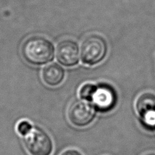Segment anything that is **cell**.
I'll return each mask as SVG.
<instances>
[{"instance_id":"10","label":"cell","mask_w":155,"mask_h":155,"mask_svg":"<svg viewBox=\"0 0 155 155\" xmlns=\"http://www.w3.org/2000/svg\"><path fill=\"white\" fill-rule=\"evenodd\" d=\"M32 129V124L27 120H21L17 124V126H16V131H17L18 133L23 137L28 134Z\"/></svg>"},{"instance_id":"11","label":"cell","mask_w":155,"mask_h":155,"mask_svg":"<svg viewBox=\"0 0 155 155\" xmlns=\"http://www.w3.org/2000/svg\"><path fill=\"white\" fill-rule=\"evenodd\" d=\"M60 155H82V153L75 149H68L63 151Z\"/></svg>"},{"instance_id":"5","label":"cell","mask_w":155,"mask_h":155,"mask_svg":"<svg viewBox=\"0 0 155 155\" xmlns=\"http://www.w3.org/2000/svg\"><path fill=\"white\" fill-rule=\"evenodd\" d=\"M56 56L58 62L66 67L76 66L79 62V46L73 40H63L57 45Z\"/></svg>"},{"instance_id":"7","label":"cell","mask_w":155,"mask_h":155,"mask_svg":"<svg viewBox=\"0 0 155 155\" xmlns=\"http://www.w3.org/2000/svg\"><path fill=\"white\" fill-rule=\"evenodd\" d=\"M92 102L96 110L107 112L115 107L116 96L114 89L106 84L97 85Z\"/></svg>"},{"instance_id":"6","label":"cell","mask_w":155,"mask_h":155,"mask_svg":"<svg viewBox=\"0 0 155 155\" xmlns=\"http://www.w3.org/2000/svg\"><path fill=\"white\" fill-rule=\"evenodd\" d=\"M135 109L143 122L148 126L155 125V95L150 92H143L135 102Z\"/></svg>"},{"instance_id":"2","label":"cell","mask_w":155,"mask_h":155,"mask_svg":"<svg viewBox=\"0 0 155 155\" xmlns=\"http://www.w3.org/2000/svg\"><path fill=\"white\" fill-rule=\"evenodd\" d=\"M107 51V46L104 38L98 34H91L82 42L81 60L87 65H96L106 57Z\"/></svg>"},{"instance_id":"3","label":"cell","mask_w":155,"mask_h":155,"mask_svg":"<svg viewBox=\"0 0 155 155\" xmlns=\"http://www.w3.org/2000/svg\"><path fill=\"white\" fill-rule=\"evenodd\" d=\"M25 147L31 155H51L53 143L51 137L43 129L33 127L28 134L24 136Z\"/></svg>"},{"instance_id":"9","label":"cell","mask_w":155,"mask_h":155,"mask_svg":"<svg viewBox=\"0 0 155 155\" xmlns=\"http://www.w3.org/2000/svg\"><path fill=\"white\" fill-rule=\"evenodd\" d=\"M96 85L91 83H87L82 85L79 90V96L82 100L87 101H92V99L97 90Z\"/></svg>"},{"instance_id":"1","label":"cell","mask_w":155,"mask_h":155,"mask_svg":"<svg viewBox=\"0 0 155 155\" xmlns=\"http://www.w3.org/2000/svg\"><path fill=\"white\" fill-rule=\"evenodd\" d=\"M23 57L33 65L40 66L48 63L54 57V46L48 39L41 36L27 38L21 48Z\"/></svg>"},{"instance_id":"4","label":"cell","mask_w":155,"mask_h":155,"mask_svg":"<svg viewBox=\"0 0 155 155\" xmlns=\"http://www.w3.org/2000/svg\"><path fill=\"white\" fill-rule=\"evenodd\" d=\"M96 115V109L88 101L75 100L69 106L68 119L72 125L79 128L87 126L93 122Z\"/></svg>"},{"instance_id":"8","label":"cell","mask_w":155,"mask_h":155,"mask_svg":"<svg viewBox=\"0 0 155 155\" xmlns=\"http://www.w3.org/2000/svg\"><path fill=\"white\" fill-rule=\"evenodd\" d=\"M41 77L44 84L48 86L55 87L61 84L64 80L65 71L57 64H50L43 68Z\"/></svg>"},{"instance_id":"12","label":"cell","mask_w":155,"mask_h":155,"mask_svg":"<svg viewBox=\"0 0 155 155\" xmlns=\"http://www.w3.org/2000/svg\"><path fill=\"white\" fill-rule=\"evenodd\" d=\"M145 155H155V153H148V154H145Z\"/></svg>"}]
</instances>
